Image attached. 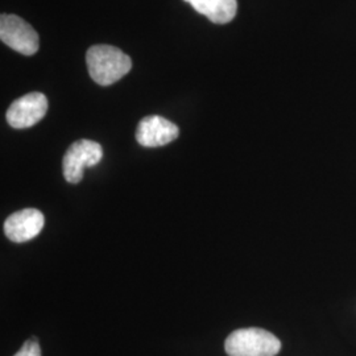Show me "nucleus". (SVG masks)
I'll return each mask as SVG.
<instances>
[{
  "instance_id": "obj_1",
  "label": "nucleus",
  "mask_w": 356,
  "mask_h": 356,
  "mask_svg": "<svg viewBox=\"0 0 356 356\" xmlns=\"http://www.w3.org/2000/svg\"><path fill=\"white\" fill-rule=\"evenodd\" d=\"M90 76L101 86H110L132 69V60L111 45H94L86 54Z\"/></svg>"
},
{
  "instance_id": "obj_3",
  "label": "nucleus",
  "mask_w": 356,
  "mask_h": 356,
  "mask_svg": "<svg viewBox=\"0 0 356 356\" xmlns=\"http://www.w3.org/2000/svg\"><path fill=\"white\" fill-rule=\"evenodd\" d=\"M102 157L103 149L99 143L88 139L73 143L65 153L63 160L65 179L70 184L81 182L85 168L99 164Z\"/></svg>"
},
{
  "instance_id": "obj_2",
  "label": "nucleus",
  "mask_w": 356,
  "mask_h": 356,
  "mask_svg": "<svg viewBox=\"0 0 356 356\" xmlns=\"http://www.w3.org/2000/svg\"><path fill=\"white\" fill-rule=\"evenodd\" d=\"M225 348L229 356H276L280 353L281 342L269 331L250 327L231 332Z\"/></svg>"
},
{
  "instance_id": "obj_7",
  "label": "nucleus",
  "mask_w": 356,
  "mask_h": 356,
  "mask_svg": "<svg viewBox=\"0 0 356 356\" xmlns=\"http://www.w3.org/2000/svg\"><path fill=\"white\" fill-rule=\"evenodd\" d=\"M45 218L36 209H24L8 216L4 222V232L13 243H24L36 238L44 229Z\"/></svg>"
},
{
  "instance_id": "obj_8",
  "label": "nucleus",
  "mask_w": 356,
  "mask_h": 356,
  "mask_svg": "<svg viewBox=\"0 0 356 356\" xmlns=\"http://www.w3.org/2000/svg\"><path fill=\"white\" fill-rule=\"evenodd\" d=\"M216 24H227L238 11L236 0H184Z\"/></svg>"
},
{
  "instance_id": "obj_4",
  "label": "nucleus",
  "mask_w": 356,
  "mask_h": 356,
  "mask_svg": "<svg viewBox=\"0 0 356 356\" xmlns=\"http://www.w3.org/2000/svg\"><path fill=\"white\" fill-rule=\"evenodd\" d=\"M0 38L13 51L33 56L38 51V32L16 15H1Z\"/></svg>"
},
{
  "instance_id": "obj_9",
  "label": "nucleus",
  "mask_w": 356,
  "mask_h": 356,
  "mask_svg": "<svg viewBox=\"0 0 356 356\" xmlns=\"http://www.w3.org/2000/svg\"><path fill=\"white\" fill-rule=\"evenodd\" d=\"M15 356H41L40 344L35 338L26 341V343L23 344V347L19 350V353Z\"/></svg>"
},
{
  "instance_id": "obj_6",
  "label": "nucleus",
  "mask_w": 356,
  "mask_h": 356,
  "mask_svg": "<svg viewBox=\"0 0 356 356\" xmlns=\"http://www.w3.org/2000/svg\"><path fill=\"white\" fill-rule=\"evenodd\" d=\"M179 129L175 123L159 115H151L140 120L136 129V140L145 148L163 147L176 140Z\"/></svg>"
},
{
  "instance_id": "obj_5",
  "label": "nucleus",
  "mask_w": 356,
  "mask_h": 356,
  "mask_svg": "<svg viewBox=\"0 0 356 356\" xmlns=\"http://www.w3.org/2000/svg\"><path fill=\"white\" fill-rule=\"evenodd\" d=\"M48 113V99L42 92H29L16 99L7 110V122L16 129L38 124Z\"/></svg>"
}]
</instances>
